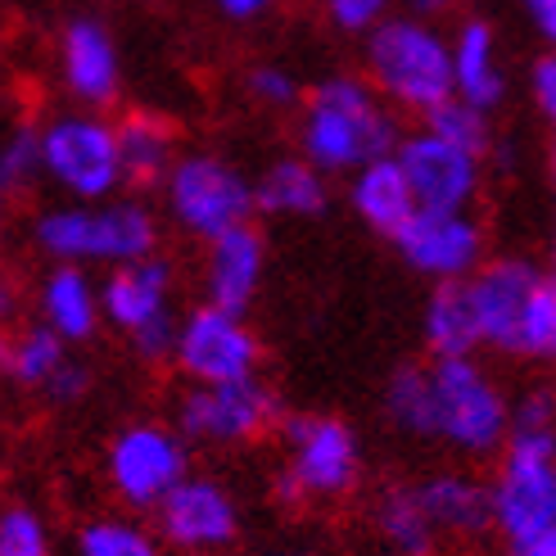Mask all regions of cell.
<instances>
[{
  "label": "cell",
  "mask_w": 556,
  "mask_h": 556,
  "mask_svg": "<svg viewBox=\"0 0 556 556\" xmlns=\"http://www.w3.org/2000/svg\"><path fill=\"white\" fill-rule=\"evenodd\" d=\"M267 556H313V552H303V547H286V552H267Z\"/></svg>",
  "instance_id": "43"
},
{
  "label": "cell",
  "mask_w": 556,
  "mask_h": 556,
  "mask_svg": "<svg viewBox=\"0 0 556 556\" xmlns=\"http://www.w3.org/2000/svg\"><path fill=\"white\" fill-rule=\"evenodd\" d=\"M539 267L520 254H497L489 258L476 276H470V299H476V317H480V336L484 349L516 357V340H520V317L525 303H530V290L539 281Z\"/></svg>",
  "instance_id": "17"
},
{
  "label": "cell",
  "mask_w": 556,
  "mask_h": 556,
  "mask_svg": "<svg viewBox=\"0 0 556 556\" xmlns=\"http://www.w3.org/2000/svg\"><path fill=\"white\" fill-rule=\"evenodd\" d=\"M547 254L556 267V146H552V236H547Z\"/></svg>",
  "instance_id": "42"
},
{
  "label": "cell",
  "mask_w": 556,
  "mask_h": 556,
  "mask_svg": "<svg viewBox=\"0 0 556 556\" xmlns=\"http://www.w3.org/2000/svg\"><path fill=\"white\" fill-rule=\"evenodd\" d=\"M497 27L489 18H462L453 33V73H457V96L493 109L507 100V64L497 50Z\"/></svg>",
  "instance_id": "22"
},
{
  "label": "cell",
  "mask_w": 556,
  "mask_h": 556,
  "mask_svg": "<svg viewBox=\"0 0 556 556\" xmlns=\"http://www.w3.org/2000/svg\"><path fill=\"white\" fill-rule=\"evenodd\" d=\"M244 96L254 109H263V114H299V104H303V77L281 64V60H258V64H249L244 68Z\"/></svg>",
  "instance_id": "31"
},
{
  "label": "cell",
  "mask_w": 556,
  "mask_h": 556,
  "mask_svg": "<svg viewBox=\"0 0 556 556\" xmlns=\"http://www.w3.org/2000/svg\"><path fill=\"white\" fill-rule=\"evenodd\" d=\"M281 399L263 376L222 384L186 380L173 399V426L190 439V448H244L267 430H281Z\"/></svg>",
  "instance_id": "9"
},
{
  "label": "cell",
  "mask_w": 556,
  "mask_h": 556,
  "mask_svg": "<svg viewBox=\"0 0 556 556\" xmlns=\"http://www.w3.org/2000/svg\"><path fill=\"white\" fill-rule=\"evenodd\" d=\"M33 308H37V321H46L73 349L96 340V330L104 326V299H100V281H91V267L50 263L37 281Z\"/></svg>",
  "instance_id": "20"
},
{
  "label": "cell",
  "mask_w": 556,
  "mask_h": 556,
  "mask_svg": "<svg viewBox=\"0 0 556 556\" xmlns=\"http://www.w3.org/2000/svg\"><path fill=\"white\" fill-rule=\"evenodd\" d=\"M399 249V258L407 271L426 276L430 286L443 281H470L489 263V236L480 227V217L462 208H416L407 217V227L389 240Z\"/></svg>",
  "instance_id": "12"
},
{
  "label": "cell",
  "mask_w": 556,
  "mask_h": 556,
  "mask_svg": "<svg viewBox=\"0 0 556 556\" xmlns=\"http://www.w3.org/2000/svg\"><path fill=\"white\" fill-rule=\"evenodd\" d=\"M399 5H403V14H416V18L439 23V18H448V14L457 10V0H399Z\"/></svg>",
  "instance_id": "40"
},
{
  "label": "cell",
  "mask_w": 556,
  "mask_h": 556,
  "mask_svg": "<svg viewBox=\"0 0 556 556\" xmlns=\"http://www.w3.org/2000/svg\"><path fill=\"white\" fill-rule=\"evenodd\" d=\"M516 357L556 367V267L543 271L530 290V303H525V317H520Z\"/></svg>",
  "instance_id": "30"
},
{
  "label": "cell",
  "mask_w": 556,
  "mask_h": 556,
  "mask_svg": "<svg viewBox=\"0 0 556 556\" xmlns=\"http://www.w3.org/2000/svg\"><path fill=\"white\" fill-rule=\"evenodd\" d=\"M349 208L367 231H376L384 240H394L407 227V217L421 204H416V190H412V181L403 173L399 154L371 159L367 168H357L349 177Z\"/></svg>",
  "instance_id": "21"
},
{
  "label": "cell",
  "mask_w": 556,
  "mask_h": 556,
  "mask_svg": "<svg viewBox=\"0 0 556 556\" xmlns=\"http://www.w3.org/2000/svg\"><path fill=\"white\" fill-rule=\"evenodd\" d=\"M384 416L399 434L430 443V363H407L384 380Z\"/></svg>",
  "instance_id": "29"
},
{
  "label": "cell",
  "mask_w": 556,
  "mask_h": 556,
  "mask_svg": "<svg viewBox=\"0 0 556 556\" xmlns=\"http://www.w3.org/2000/svg\"><path fill=\"white\" fill-rule=\"evenodd\" d=\"M363 73L399 114L426 118L457 96L453 37L416 14H389L363 37Z\"/></svg>",
  "instance_id": "3"
},
{
  "label": "cell",
  "mask_w": 556,
  "mask_h": 556,
  "mask_svg": "<svg viewBox=\"0 0 556 556\" xmlns=\"http://www.w3.org/2000/svg\"><path fill=\"white\" fill-rule=\"evenodd\" d=\"M159 539L186 556H217L240 539V497L208 470L190 476L163 497L159 511Z\"/></svg>",
  "instance_id": "13"
},
{
  "label": "cell",
  "mask_w": 556,
  "mask_h": 556,
  "mask_svg": "<svg viewBox=\"0 0 556 556\" xmlns=\"http://www.w3.org/2000/svg\"><path fill=\"white\" fill-rule=\"evenodd\" d=\"M163 217L186 236V240H217L231 227H244L258 213V194L231 159L213 150H181L173 173L159 186Z\"/></svg>",
  "instance_id": "6"
},
{
  "label": "cell",
  "mask_w": 556,
  "mask_h": 556,
  "mask_svg": "<svg viewBox=\"0 0 556 556\" xmlns=\"http://www.w3.org/2000/svg\"><path fill=\"white\" fill-rule=\"evenodd\" d=\"M530 100H534L539 114L547 118L552 146H556V50L543 54V60H534V68H530Z\"/></svg>",
  "instance_id": "36"
},
{
  "label": "cell",
  "mask_w": 556,
  "mask_h": 556,
  "mask_svg": "<svg viewBox=\"0 0 556 556\" xmlns=\"http://www.w3.org/2000/svg\"><path fill=\"white\" fill-rule=\"evenodd\" d=\"M46 181V154H41V127L18 123L10 127L5 146H0V190L10 194H27L33 186Z\"/></svg>",
  "instance_id": "32"
},
{
  "label": "cell",
  "mask_w": 556,
  "mask_h": 556,
  "mask_svg": "<svg viewBox=\"0 0 556 556\" xmlns=\"http://www.w3.org/2000/svg\"><path fill=\"white\" fill-rule=\"evenodd\" d=\"M154 530H146L136 516H118V511H104L77 525L73 534V556H168Z\"/></svg>",
  "instance_id": "28"
},
{
  "label": "cell",
  "mask_w": 556,
  "mask_h": 556,
  "mask_svg": "<svg viewBox=\"0 0 556 556\" xmlns=\"http://www.w3.org/2000/svg\"><path fill=\"white\" fill-rule=\"evenodd\" d=\"M371 520H376L380 547H389L394 556H439V547H443L434 520L426 516L421 497H416V484L380 489L376 507H371Z\"/></svg>",
  "instance_id": "27"
},
{
  "label": "cell",
  "mask_w": 556,
  "mask_h": 556,
  "mask_svg": "<svg viewBox=\"0 0 556 556\" xmlns=\"http://www.w3.org/2000/svg\"><path fill=\"white\" fill-rule=\"evenodd\" d=\"M399 163L416 190L421 208H476L480 186H484V154H470L466 146L439 136L434 127H412L399 141Z\"/></svg>",
  "instance_id": "14"
},
{
  "label": "cell",
  "mask_w": 556,
  "mask_h": 556,
  "mask_svg": "<svg viewBox=\"0 0 556 556\" xmlns=\"http://www.w3.org/2000/svg\"><path fill=\"white\" fill-rule=\"evenodd\" d=\"M363 484V439L330 412H294L281 421V470L271 493L281 507L344 503Z\"/></svg>",
  "instance_id": "5"
},
{
  "label": "cell",
  "mask_w": 556,
  "mask_h": 556,
  "mask_svg": "<svg viewBox=\"0 0 556 556\" xmlns=\"http://www.w3.org/2000/svg\"><path fill=\"white\" fill-rule=\"evenodd\" d=\"M507 389L476 353L470 357H430V443L466 462L497 457L511 439Z\"/></svg>",
  "instance_id": "4"
},
{
  "label": "cell",
  "mask_w": 556,
  "mask_h": 556,
  "mask_svg": "<svg viewBox=\"0 0 556 556\" xmlns=\"http://www.w3.org/2000/svg\"><path fill=\"white\" fill-rule=\"evenodd\" d=\"M399 0H321L326 23L344 37H367L380 18L394 14Z\"/></svg>",
  "instance_id": "35"
},
{
  "label": "cell",
  "mask_w": 556,
  "mask_h": 556,
  "mask_svg": "<svg viewBox=\"0 0 556 556\" xmlns=\"http://www.w3.org/2000/svg\"><path fill=\"white\" fill-rule=\"evenodd\" d=\"M421 340H426L430 357H470L484 349L476 299H470L466 281H443L430 290L426 308H421Z\"/></svg>",
  "instance_id": "24"
},
{
  "label": "cell",
  "mask_w": 556,
  "mask_h": 556,
  "mask_svg": "<svg viewBox=\"0 0 556 556\" xmlns=\"http://www.w3.org/2000/svg\"><path fill=\"white\" fill-rule=\"evenodd\" d=\"M118 150H123L127 186H163V177L181 159L177 127L163 114H150V109H131V114L118 118Z\"/></svg>",
  "instance_id": "25"
},
{
  "label": "cell",
  "mask_w": 556,
  "mask_h": 556,
  "mask_svg": "<svg viewBox=\"0 0 556 556\" xmlns=\"http://www.w3.org/2000/svg\"><path fill=\"white\" fill-rule=\"evenodd\" d=\"M421 123L434 127L439 136H448V141L466 146L470 154H484V159L493 154V114L480 109V104L462 100V96H453L448 104H439L434 114H426Z\"/></svg>",
  "instance_id": "33"
},
{
  "label": "cell",
  "mask_w": 556,
  "mask_h": 556,
  "mask_svg": "<svg viewBox=\"0 0 556 556\" xmlns=\"http://www.w3.org/2000/svg\"><path fill=\"white\" fill-rule=\"evenodd\" d=\"M489 489L503 543L556 534V426H511Z\"/></svg>",
  "instance_id": "7"
},
{
  "label": "cell",
  "mask_w": 556,
  "mask_h": 556,
  "mask_svg": "<svg viewBox=\"0 0 556 556\" xmlns=\"http://www.w3.org/2000/svg\"><path fill=\"white\" fill-rule=\"evenodd\" d=\"M33 249L46 263L73 267H123L159 254V217L150 204L114 200H64L33 217Z\"/></svg>",
  "instance_id": "2"
},
{
  "label": "cell",
  "mask_w": 556,
  "mask_h": 556,
  "mask_svg": "<svg viewBox=\"0 0 556 556\" xmlns=\"http://www.w3.org/2000/svg\"><path fill=\"white\" fill-rule=\"evenodd\" d=\"M276 5H281V0H213L217 18H222V23H231V27L263 23L267 14H276Z\"/></svg>",
  "instance_id": "38"
},
{
  "label": "cell",
  "mask_w": 556,
  "mask_h": 556,
  "mask_svg": "<svg viewBox=\"0 0 556 556\" xmlns=\"http://www.w3.org/2000/svg\"><path fill=\"white\" fill-rule=\"evenodd\" d=\"M41 154L46 181L64 200H114L127 186L118 123L104 118V109H60L41 123Z\"/></svg>",
  "instance_id": "8"
},
{
  "label": "cell",
  "mask_w": 556,
  "mask_h": 556,
  "mask_svg": "<svg viewBox=\"0 0 556 556\" xmlns=\"http://www.w3.org/2000/svg\"><path fill=\"white\" fill-rule=\"evenodd\" d=\"M520 10H525V18H530L534 33L547 46H556V0H520Z\"/></svg>",
  "instance_id": "39"
},
{
  "label": "cell",
  "mask_w": 556,
  "mask_h": 556,
  "mask_svg": "<svg viewBox=\"0 0 556 556\" xmlns=\"http://www.w3.org/2000/svg\"><path fill=\"white\" fill-rule=\"evenodd\" d=\"M399 141V109L371 87L367 73H326L294 114V150L326 177H353L371 159L394 154Z\"/></svg>",
  "instance_id": "1"
},
{
  "label": "cell",
  "mask_w": 556,
  "mask_h": 556,
  "mask_svg": "<svg viewBox=\"0 0 556 556\" xmlns=\"http://www.w3.org/2000/svg\"><path fill=\"white\" fill-rule=\"evenodd\" d=\"M87 394H91V367H87V363H77V357H73V363L50 380V389H46L41 399H46V403H54V407H73V403H81Z\"/></svg>",
  "instance_id": "37"
},
{
  "label": "cell",
  "mask_w": 556,
  "mask_h": 556,
  "mask_svg": "<svg viewBox=\"0 0 556 556\" xmlns=\"http://www.w3.org/2000/svg\"><path fill=\"white\" fill-rule=\"evenodd\" d=\"M54 68H60L64 96L77 109H109L123 96V54L109 23L96 14H77L60 27Z\"/></svg>",
  "instance_id": "15"
},
{
  "label": "cell",
  "mask_w": 556,
  "mask_h": 556,
  "mask_svg": "<svg viewBox=\"0 0 556 556\" xmlns=\"http://www.w3.org/2000/svg\"><path fill=\"white\" fill-rule=\"evenodd\" d=\"M173 367L181 371V380L194 384L254 380L263 371V340L244 313L217 308V303L204 299L190 313H181Z\"/></svg>",
  "instance_id": "11"
},
{
  "label": "cell",
  "mask_w": 556,
  "mask_h": 556,
  "mask_svg": "<svg viewBox=\"0 0 556 556\" xmlns=\"http://www.w3.org/2000/svg\"><path fill=\"white\" fill-rule=\"evenodd\" d=\"M416 497H421L426 516L443 543H480L484 534H497L493 525V489L476 480L470 470H430V476L412 480Z\"/></svg>",
  "instance_id": "19"
},
{
  "label": "cell",
  "mask_w": 556,
  "mask_h": 556,
  "mask_svg": "<svg viewBox=\"0 0 556 556\" xmlns=\"http://www.w3.org/2000/svg\"><path fill=\"white\" fill-rule=\"evenodd\" d=\"M258 213L263 217H321L330 204V177L317 168L313 159L281 154L254 177Z\"/></svg>",
  "instance_id": "23"
},
{
  "label": "cell",
  "mask_w": 556,
  "mask_h": 556,
  "mask_svg": "<svg viewBox=\"0 0 556 556\" xmlns=\"http://www.w3.org/2000/svg\"><path fill=\"white\" fill-rule=\"evenodd\" d=\"M100 299H104V326H114L118 336H136L141 326L177 317L173 299H177V267L173 258L150 254L123 267H109L100 281Z\"/></svg>",
  "instance_id": "16"
},
{
  "label": "cell",
  "mask_w": 556,
  "mask_h": 556,
  "mask_svg": "<svg viewBox=\"0 0 556 556\" xmlns=\"http://www.w3.org/2000/svg\"><path fill=\"white\" fill-rule=\"evenodd\" d=\"M190 476V439L173 421H127L104 443V484L123 511H159Z\"/></svg>",
  "instance_id": "10"
},
{
  "label": "cell",
  "mask_w": 556,
  "mask_h": 556,
  "mask_svg": "<svg viewBox=\"0 0 556 556\" xmlns=\"http://www.w3.org/2000/svg\"><path fill=\"white\" fill-rule=\"evenodd\" d=\"M267 281V236L244 222L204 244V267H200V290L208 303L231 313H249Z\"/></svg>",
  "instance_id": "18"
},
{
  "label": "cell",
  "mask_w": 556,
  "mask_h": 556,
  "mask_svg": "<svg viewBox=\"0 0 556 556\" xmlns=\"http://www.w3.org/2000/svg\"><path fill=\"white\" fill-rule=\"evenodd\" d=\"M0 556H54L46 516L27 503H10L0 511Z\"/></svg>",
  "instance_id": "34"
},
{
  "label": "cell",
  "mask_w": 556,
  "mask_h": 556,
  "mask_svg": "<svg viewBox=\"0 0 556 556\" xmlns=\"http://www.w3.org/2000/svg\"><path fill=\"white\" fill-rule=\"evenodd\" d=\"M73 363V344L64 336H54L46 321H27L23 330L5 340V353H0V367H5V380L23 394H46L50 380L60 376Z\"/></svg>",
  "instance_id": "26"
},
{
  "label": "cell",
  "mask_w": 556,
  "mask_h": 556,
  "mask_svg": "<svg viewBox=\"0 0 556 556\" xmlns=\"http://www.w3.org/2000/svg\"><path fill=\"white\" fill-rule=\"evenodd\" d=\"M503 556H556V534H539V539H520V543H507Z\"/></svg>",
  "instance_id": "41"
}]
</instances>
